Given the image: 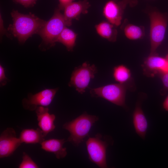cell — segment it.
Returning <instances> with one entry per match:
<instances>
[{
	"label": "cell",
	"instance_id": "14",
	"mask_svg": "<svg viewBox=\"0 0 168 168\" xmlns=\"http://www.w3.org/2000/svg\"><path fill=\"white\" fill-rule=\"evenodd\" d=\"M138 101L136 104L133 114V124L137 134L145 139L148 128L147 119Z\"/></svg>",
	"mask_w": 168,
	"mask_h": 168
},
{
	"label": "cell",
	"instance_id": "30",
	"mask_svg": "<svg viewBox=\"0 0 168 168\" xmlns=\"http://www.w3.org/2000/svg\"><path fill=\"white\" fill-rule=\"evenodd\" d=\"M114 0V1H118V0Z\"/></svg>",
	"mask_w": 168,
	"mask_h": 168
},
{
	"label": "cell",
	"instance_id": "2",
	"mask_svg": "<svg viewBox=\"0 0 168 168\" xmlns=\"http://www.w3.org/2000/svg\"><path fill=\"white\" fill-rule=\"evenodd\" d=\"M60 11L58 8L55 9L53 16L37 33L42 39L39 48L42 51L54 46L60 33L66 26L63 14Z\"/></svg>",
	"mask_w": 168,
	"mask_h": 168
},
{
	"label": "cell",
	"instance_id": "11",
	"mask_svg": "<svg viewBox=\"0 0 168 168\" xmlns=\"http://www.w3.org/2000/svg\"><path fill=\"white\" fill-rule=\"evenodd\" d=\"M90 6L87 0L73 2L67 5L64 8L63 14L66 26L71 25L72 20H78L81 14L87 13Z\"/></svg>",
	"mask_w": 168,
	"mask_h": 168
},
{
	"label": "cell",
	"instance_id": "15",
	"mask_svg": "<svg viewBox=\"0 0 168 168\" xmlns=\"http://www.w3.org/2000/svg\"><path fill=\"white\" fill-rule=\"evenodd\" d=\"M64 139H50L44 140L40 144L41 148L45 151L54 153L58 159L65 157L67 155V148L63 146Z\"/></svg>",
	"mask_w": 168,
	"mask_h": 168
},
{
	"label": "cell",
	"instance_id": "19",
	"mask_svg": "<svg viewBox=\"0 0 168 168\" xmlns=\"http://www.w3.org/2000/svg\"><path fill=\"white\" fill-rule=\"evenodd\" d=\"M113 77L115 81L119 83L126 84L131 78V73L129 68L121 64L114 68Z\"/></svg>",
	"mask_w": 168,
	"mask_h": 168
},
{
	"label": "cell",
	"instance_id": "4",
	"mask_svg": "<svg viewBox=\"0 0 168 168\" xmlns=\"http://www.w3.org/2000/svg\"><path fill=\"white\" fill-rule=\"evenodd\" d=\"M127 88L126 84H111L91 89L90 93L93 96L101 97L116 105L124 107Z\"/></svg>",
	"mask_w": 168,
	"mask_h": 168
},
{
	"label": "cell",
	"instance_id": "26",
	"mask_svg": "<svg viewBox=\"0 0 168 168\" xmlns=\"http://www.w3.org/2000/svg\"><path fill=\"white\" fill-rule=\"evenodd\" d=\"M59 4L58 5V8L60 10H64L65 7L70 3L73 2L75 0H58Z\"/></svg>",
	"mask_w": 168,
	"mask_h": 168
},
{
	"label": "cell",
	"instance_id": "25",
	"mask_svg": "<svg viewBox=\"0 0 168 168\" xmlns=\"http://www.w3.org/2000/svg\"><path fill=\"white\" fill-rule=\"evenodd\" d=\"M164 88L168 90V72L159 74Z\"/></svg>",
	"mask_w": 168,
	"mask_h": 168
},
{
	"label": "cell",
	"instance_id": "6",
	"mask_svg": "<svg viewBox=\"0 0 168 168\" xmlns=\"http://www.w3.org/2000/svg\"><path fill=\"white\" fill-rule=\"evenodd\" d=\"M97 71L95 65H91L89 63L85 62L74 68L71 74L69 86L74 87L79 93L82 94Z\"/></svg>",
	"mask_w": 168,
	"mask_h": 168
},
{
	"label": "cell",
	"instance_id": "10",
	"mask_svg": "<svg viewBox=\"0 0 168 168\" xmlns=\"http://www.w3.org/2000/svg\"><path fill=\"white\" fill-rule=\"evenodd\" d=\"M143 67L146 75L153 77L157 74L168 72V59L155 53L150 54L145 60Z\"/></svg>",
	"mask_w": 168,
	"mask_h": 168
},
{
	"label": "cell",
	"instance_id": "29",
	"mask_svg": "<svg viewBox=\"0 0 168 168\" xmlns=\"http://www.w3.org/2000/svg\"><path fill=\"white\" fill-rule=\"evenodd\" d=\"M166 58L168 59V54Z\"/></svg>",
	"mask_w": 168,
	"mask_h": 168
},
{
	"label": "cell",
	"instance_id": "1",
	"mask_svg": "<svg viewBox=\"0 0 168 168\" xmlns=\"http://www.w3.org/2000/svg\"><path fill=\"white\" fill-rule=\"evenodd\" d=\"M11 15L13 23L9 25L8 30L21 44H24L33 35L37 34L46 22L34 14H25L14 10Z\"/></svg>",
	"mask_w": 168,
	"mask_h": 168
},
{
	"label": "cell",
	"instance_id": "23",
	"mask_svg": "<svg viewBox=\"0 0 168 168\" xmlns=\"http://www.w3.org/2000/svg\"><path fill=\"white\" fill-rule=\"evenodd\" d=\"M8 79L6 77L4 68L0 65V86H5L7 82Z\"/></svg>",
	"mask_w": 168,
	"mask_h": 168
},
{
	"label": "cell",
	"instance_id": "22",
	"mask_svg": "<svg viewBox=\"0 0 168 168\" xmlns=\"http://www.w3.org/2000/svg\"><path fill=\"white\" fill-rule=\"evenodd\" d=\"M26 7H33L35 4L37 0H14Z\"/></svg>",
	"mask_w": 168,
	"mask_h": 168
},
{
	"label": "cell",
	"instance_id": "7",
	"mask_svg": "<svg viewBox=\"0 0 168 168\" xmlns=\"http://www.w3.org/2000/svg\"><path fill=\"white\" fill-rule=\"evenodd\" d=\"M101 135L97 134L94 137H89L86 142L89 158L92 162L101 168L107 167L106 163L107 142L102 141Z\"/></svg>",
	"mask_w": 168,
	"mask_h": 168
},
{
	"label": "cell",
	"instance_id": "12",
	"mask_svg": "<svg viewBox=\"0 0 168 168\" xmlns=\"http://www.w3.org/2000/svg\"><path fill=\"white\" fill-rule=\"evenodd\" d=\"M125 8L120 1L110 0L106 3L104 7L103 14L109 22L115 26H118L121 23Z\"/></svg>",
	"mask_w": 168,
	"mask_h": 168
},
{
	"label": "cell",
	"instance_id": "9",
	"mask_svg": "<svg viewBox=\"0 0 168 168\" xmlns=\"http://www.w3.org/2000/svg\"><path fill=\"white\" fill-rule=\"evenodd\" d=\"M22 143L14 129L6 128L0 135V158L11 156Z\"/></svg>",
	"mask_w": 168,
	"mask_h": 168
},
{
	"label": "cell",
	"instance_id": "3",
	"mask_svg": "<svg viewBox=\"0 0 168 168\" xmlns=\"http://www.w3.org/2000/svg\"><path fill=\"white\" fill-rule=\"evenodd\" d=\"M98 119V117L85 112L72 121L65 123L63 128L70 133L67 141L78 145L88 135L92 126Z\"/></svg>",
	"mask_w": 168,
	"mask_h": 168
},
{
	"label": "cell",
	"instance_id": "27",
	"mask_svg": "<svg viewBox=\"0 0 168 168\" xmlns=\"http://www.w3.org/2000/svg\"><path fill=\"white\" fill-rule=\"evenodd\" d=\"M121 2L125 7L128 4L132 7L137 3V1L134 0H122Z\"/></svg>",
	"mask_w": 168,
	"mask_h": 168
},
{
	"label": "cell",
	"instance_id": "16",
	"mask_svg": "<svg viewBox=\"0 0 168 168\" xmlns=\"http://www.w3.org/2000/svg\"><path fill=\"white\" fill-rule=\"evenodd\" d=\"M45 138L40 128L23 129L21 132L19 137L22 143L40 144L45 140Z\"/></svg>",
	"mask_w": 168,
	"mask_h": 168
},
{
	"label": "cell",
	"instance_id": "18",
	"mask_svg": "<svg viewBox=\"0 0 168 168\" xmlns=\"http://www.w3.org/2000/svg\"><path fill=\"white\" fill-rule=\"evenodd\" d=\"M77 36L74 31L66 26L58 37L57 42L63 44L68 51H72L75 45Z\"/></svg>",
	"mask_w": 168,
	"mask_h": 168
},
{
	"label": "cell",
	"instance_id": "28",
	"mask_svg": "<svg viewBox=\"0 0 168 168\" xmlns=\"http://www.w3.org/2000/svg\"><path fill=\"white\" fill-rule=\"evenodd\" d=\"M163 107L164 110L168 111V95L166 97L163 103Z\"/></svg>",
	"mask_w": 168,
	"mask_h": 168
},
{
	"label": "cell",
	"instance_id": "17",
	"mask_svg": "<svg viewBox=\"0 0 168 168\" xmlns=\"http://www.w3.org/2000/svg\"><path fill=\"white\" fill-rule=\"evenodd\" d=\"M113 25L109 22L102 21L95 26L96 31L101 36L109 41L116 40L117 31Z\"/></svg>",
	"mask_w": 168,
	"mask_h": 168
},
{
	"label": "cell",
	"instance_id": "24",
	"mask_svg": "<svg viewBox=\"0 0 168 168\" xmlns=\"http://www.w3.org/2000/svg\"><path fill=\"white\" fill-rule=\"evenodd\" d=\"M0 28L1 39H2V37L4 35H6L9 38L11 37V35L8 33L7 31L4 27L3 21L1 14L0 16Z\"/></svg>",
	"mask_w": 168,
	"mask_h": 168
},
{
	"label": "cell",
	"instance_id": "8",
	"mask_svg": "<svg viewBox=\"0 0 168 168\" xmlns=\"http://www.w3.org/2000/svg\"><path fill=\"white\" fill-rule=\"evenodd\" d=\"M58 88L47 89L36 94H29L22 101L23 108L30 111L35 110L39 106L48 107L51 103Z\"/></svg>",
	"mask_w": 168,
	"mask_h": 168
},
{
	"label": "cell",
	"instance_id": "5",
	"mask_svg": "<svg viewBox=\"0 0 168 168\" xmlns=\"http://www.w3.org/2000/svg\"><path fill=\"white\" fill-rule=\"evenodd\" d=\"M150 19V54L155 53L165 38L167 20L163 14L158 11L151 12Z\"/></svg>",
	"mask_w": 168,
	"mask_h": 168
},
{
	"label": "cell",
	"instance_id": "20",
	"mask_svg": "<svg viewBox=\"0 0 168 168\" xmlns=\"http://www.w3.org/2000/svg\"><path fill=\"white\" fill-rule=\"evenodd\" d=\"M124 32L128 39L133 40L141 39L144 35V31L142 27L132 24L126 26Z\"/></svg>",
	"mask_w": 168,
	"mask_h": 168
},
{
	"label": "cell",
	"instance_id": "13",
	"mask_svg": "<svg viewBox=\"0 0 168 168\" xmlns=\"http://www.w3.org/2000/svg\"><path fill=\"white\" fill-rule=\"evenodd\" d=\"M38 125L42 131L45 137L55 128L54 121L55 115L49 113L48 107L39 106L35 110Z\"/></svg>",
	"mask_w": 168,
	"mask_h": 168
},
{
	"label": "cell",
	"instance_id": "21",
	"mask_svg": "<svg viewBox=\"0 0 168 168\" xmlns=\"http://www.w3.org/2000/svg\"><path fill=\"white\" fill-rule=\"evenodd\" d=\"M22 161L18 166L19 168H38L39 166L26 152H23Z\"/></svg>",
	"mask_w": 168,
	"mask_h": 168
}]
</instances>
